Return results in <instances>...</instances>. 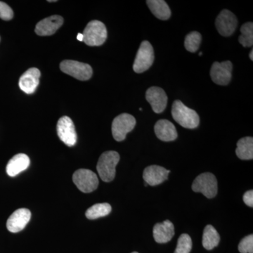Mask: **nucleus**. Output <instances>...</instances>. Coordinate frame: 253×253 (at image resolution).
<instances>
[{"mask_svg":"<svg viewBox=\"0 0 253 253\" xmlns=\"http://www.w3.org/2000/svg\"><path fill=\"white\" fill-rule=\"evenodd\" d=\"M154 61V48L149 42L143 41L136 54L133 70L136 73H144L151 68Z\"/></svg>","mask_w":253,"mask_h":253,"instance_id":"obj_5","label":"nucleus"},{"mask_svg":"<svg viewBox=\"0 0 253 253\" xmlns=\"http://www.w3.org/2000/svg\"><path fill=\"white\" fill-rule=\"evenodd\" d=\"M63 23V17L58 15L44 18L37 24L36 34L40 36H51L62 26Z\"/></svg>","mask_w":253,"mask_h":253,"instance_id":"obj_15","label":"nucleus"},{"mask_svg":"<svg viewBox=\"0 0 253 253\" xmlns=\"http://www.w3.org/2000/svg\"><path fill=\"white\" fill-rule=\"evenodd\" d=\"M31 211L26 208H20L16 210L15 212L6 221V227L8 230L11 233H18L22 231L31 220Z\"/></svg>","mask_w":253,"mask_h":253,"instance_id":"obj_12","label":"nucleus"},{"mask_svg":"<svg viewBox=\"0 0 253 253\" xmlns=\"http://www.w3.org/2000/svg\"><path fill=\"white\" fill-rule=\"evenodd\" d=\"M236 156L241 160L248 161L253 158V139L251 136L244 137L237 142Z\"/></svg>","mask_w":253,"mask_h":253,"instance_id":"obj_21","label":"nucleus"},{"mask_svg":"<svg viewBox=\"0 0 253 253\" xmlns=\"http://www.w3.org/2000/svg\"><path fill=\"white\" fill-rule=\"evenodd\" d=\"M232 63L229 61L214 62L211 69V77L215 84L227 85L232 77Z\"/></svg>","mask_w":253,"mask_h":253,"instance_id":"obj_11","label":"nucleus"},{"mask_svg":"<svg viewBox=\"0 0 253 253\" xmlns=\"http://www.w3.org/2000/svg\"><path fill=\"white\" fill-rule=\"evenodd\" d=\"M13 16L14 12L9 5L3 1H0V18L4 21H9Z\"/></svg>","mask_w":253,"mask_h":253,"instance_id":"obj_28","label":"nucleus"},{"mask_svg":"<svg viewBox=\"0 0 253 253\" xmlns=\"http://www.w3.org/2000/svg\"><path fill=\"white\" fill-rule=\"evenodd\" d=\"M83 42L88 46H101L107 38V30L102 22L91 21L84 28Z\"/></svg>","mask_w":253,"mask_h":253,"instance_id":"obj_3","label":"nucleus"},{"mask_svg":"<svg viewBox=\"0 0 253 253\" xmlns=\"http://www.w3.org/2000/svg\"><path fill=\"white\" fill-rule=\"evenodd\" d=\"M170 170L158 166H149L143 172L145 182L150 186H156L167 180Z\"/></svg>","mask_w":253,"mask_h":253,"instance_id":"obj_16","label":"nucleus"},{"mask_svg":"<svg viewBox=\"0 0 253 253\" xmlns=\"http://www.w3.org/2000/svg\"><path fill=\"white\" fill-rule=\"evenodd\" d=\"M120 161V155L114 151H106L100 156L96 169L100 178L105 182H110L116 176V168Z\"/></svg>","mask_w":253,"mask_h":253,"instance_id":"obj_2","label":"nucleus"},{"mask_svg":"<svg viewBox=\"0 0 253 253\" xmlns=\"http://www.w3.org/2000/svg\"><path fill=\"white\" fill-rule=\"evenodd\" d=\"M138 253L137 252H133V253Z\"/></svg>","mask_w":253,"mask_h":253,"instance_id":"obj_33","label":"nucleus"},{"mask_svg":"<svg viewBox=\"0 0 253 253\" xmlns=\"http://www.w3.org/2000/svg\"><path fill=\"white\" fill-rule=\"evenodd\" d=\"M41 75V71L38 68H31L28 69L20 78L18 83L20 89L26 94H33L39 84Z\"/></svg>","mask_w":253,"mask_h":253,"instance_id":"obj_14","label":"nucleus"},{"mask_svg":"<svg viewBox=\"0 0 253 253\" xmlns=\"http://www.w3.org/2000/svg\"><path fill=\"white\" fill-rule=\"evenodd\" d=\"M215 26L221 36H231L237 28V18L229 10H222L216 18Z\"/></svg>","mask_w":253,"mask_h":253,"instance_id":"obj_9","label":"nucleus"},{"mask_svg":"<svg viewBox=\"0 0 253 253\" xmlns=\"http://www.w3.org/2000/svg\"><path fill=\"white\" fill-rule=\"evenodd\" d=\"M244 201L245 204L247 205L249 207H253V191L250 190L247 192L245 193L244 195Z\"/></svg>","mask_w":253,"mask_h":253,"instance_id":"obj_29","label":"nucleus"},{"mask_svg":"<svg viewBox=\"0 0 253 253\" xmlns=\"http://www.w3.org/2000/svg\"><path fill=\"white\" fill-rule=\"evenodd\" d=\"M146 99L156 113L163 112L167 106L168 96L162 88L151 86L146 91Z\"/></svg>","mask_w":253,"mask_h":253,"instance_id":"obj_13","label":"nucleus"},{"mask_svg":"<svg viewBox=\"0 0 253 253\" xmlns=\"http://www.w3.org/2000/svg\"><path fill=\"white\" fill-rule=\"evenodd\" d=\"M239 251L241 253H253V236L252 234L241 240L239 245Z\"/></svg>","mask_w":253,"mask_h":253,"instance_id":"obj_27","label":"nucleus"},{"mask_svg":"<svg viewBox=\"0 0 253 253\" xmlns=\"http://www.w3.org/2000/svg\"><path fill=\"white\" fill-rule=\"evenodd\" d=\"M192 249V240L188 234H183L179 236L177 246L174 253H190Z\"/></svg>","mask_w":253,"mask_h":253,"instance_id":"obj_26","label":"nucleus"},{"mask_svg":"<svg viewBox=\"0 0 253 253\" xmlns=\"http://www.w3.org/2000/svg\"><path fill=\"white\" fill-rule=\"evenodd\" d=\"M57 134L61 141L68 146H74L77 142V134L72 120L68 116L60 118L57 123Z\"/></svg>","mask_w":253,"mask_h":253,"instance_id":"obj_10","label":"nucleus"},{"mask_svg":"<svg viewBox=\"0 0 253 253\" xmlns=\"http://www.w3.org/2000/svg\"><path fill=\"white\" fill-rule=\"evenodd\" d=\"M220 241V236L217 230L212 225L205 227L203 235V246L208 251H211L217 247Z\"/></svg>","mask_w":253,"mask_h":253,"instance_id":"obj_22","label":"nucleus"},{"mask_svg":"<svg viewBox=\"0 0 253 253\" xmlns=\"http://www.w3.org/2000/svg\"><path fill=\"white\" fill-rule=\"evenodd\" d=\"M201 42V35L199 32L194 31L186 36L184 41L186 49L191 53H195L199 49Z\"/></svg>","mask_w":253,"mask_h":253,"instance_id":"obj_25","label":"nucleus"},{"mask_svg":"<svg viewBox=\"0 0 253 253\" xmlns=\"http://www.w3.org/2000/svg\"><path fill=\"white\" fill-rule=\"evenodd\" d=\"M30 158L27 155L18 154L11 158L6 166V173L10 176H16L29 167Z\"/></svg>","mask_w":253,"mask_h":253,"instance_id":"obj_19","label":"nucleus"},{"mask_svg":"<svg viewBox=\"0 0 253 253\" xmlns=\"http://www.w3.org/2000/svg\"><path fill=\"white\" fill-rule=\"evenodd\" d=\"M60 68L62 72L79 81H88L92 76L93 71L91 66L79 61L65 60L60 64Z\"/></svg>","mask_w":253,"mask_h":253,"instance_id":"obj_7","label":"nucleus"},{"mask_svg":"<svg viewBox=\"0 0 253 253\" xmlns=\"http://www.w3.org/2000/svg\"><path fill=\"white\" fill-rule=\"evenodd\" d=\"M250 59H251V61H253V50H251V52H250L249 54Z\"/></svg>","mask_w":253,"mask_h":253,"instance_id":"obj_31","label":"nucleus"},{"mask_svg":"<svg viewBox=\"0 0 253 253\" xmlns=\"http://www.w3.org/2000/svg\"><path fill=\"white\" fill-rule=\"evenodd\" d=\"M154 238L158 244H166L172 239L174 235V227L169 220L158 223L154 226Z\"/></svg>","mask_w":253,"mask_h":253,"instance_id":"obj_18","label":"nucleus"},{"mask_svg":"<svg viewBox=\"0 0 253 253\" xmlns=\"http://www.w3.org/2000/svg\"><path fill=\"white\" fill-rule=\"evenodd\" d=\"M241 35L239 36L240 44L244 47H250L253 44V23L248 22L241 28Z\"/></svg>","mask_w":253,"mask_h":253,"instance_id":"obj_24","label":"nucleus"},{"mask_svg":"<svg viewBox=\"0 0 253 253\" xmlns=\"http://www.w3.org/2000/svg\"><path fill=\"white\" fill-rule=\"evenodd\" d=\"M203 52H200L199 56H202Z\"/></svg>","mask_w":253,"mask_h":253,"instance_id":"obj_32","label":"nucleus"},{"mask_svg":"<svg viewBox=\"0 0 253 253\" xmlns=\"http://www.w3.org/2000/svg\"><path fill=\"white\" fill-rule=\"evenodd\" d=\"M73 181L80 191L91 193L97 189L99 179L94 172L87 169H80L74 172Z\"/></svg>","mask_w":253,"mask_h":253,"instance_id":"obj_8","label":"nucleus"},{"mask_svg":"<svg viewBox=\"0 0 253 253\" xmlns=\"http://www.w3.org/2000/svg\"><path fill=\"white\" fill-rule=\"evenodd\" d=\"M77 39L79 41L83 42V33H78Z\"/></svg>","mask_w":253,"mask_h":253,"instance_id":"obj_30","label":"nucleus"},{"mask_svg":"<svg viewBox=\"0 0 253 253\" xmlns=\"http://www.w3.org/2000/svg\"><path fill=\"white\" fill-rule=\"evenodd\" d=\"M194 192L201 193L208 199H213L217 194V181L212 173L205 172L195 179L192 184Z\"/></svg>","mask_w":253,"mask_h":253,"instance_id":"obj_4","label":"nucleus"},{"mask_svg":"<svg viewBox=\"0 0 253 253\" xmlns=\"http://www.w3.org/2000/svg\"><path fill=\"white\" fill-rule=\"evenodd\" d=\"M136 126V119L134 116L128 113L119 115L112 123V134L115 140H125L126 134L133 130Z\"/></svg>","mask_w":253,"mask_h":253,"instance_id":"obj_6","label":"nucleus"},{"mask_svg":"<svg viewBox=\"0 0 253 253\" xmlns=\"http://www.w3.org/2000/svg\"><path fill=\"white\" fill-rule=\"evenodd\" d=\"M155 133L160 140L172 141L177 138V131L173 123L168 120H160L154 126Z\"/></svg>","mask_w":253,"mask_h":253,"instance_id":"obj_17","label":"nucleus"},{"mask_svg":"<svg viewBox=\"0 0 253 253\" xmlns=\"http://www.w3.org/2000/svg\"><path fill=\"white\" fill-rule=\"evenodd\" d=\"M146 3L151 12L158 19L166 21L170 18V9L166 1L163 0H148Z\"/></svg>","mask_w":253,"mask_h":253,"instance_id":"obj_20","label":"nucleus"},{"mask_svg":"<svg viewBox=\"0 0 253 253\" xmlns=\"http://www.w3.org/2000/svg\"><path fill=\"white\" fill-rule=\"evenodd\" d=\"M111 205L107 203L95 204L87 209L85 215L89 219H96L107 216L111 212Z\"/></svg>","mask_w":253,"mask_h":253,"instance_id":"obj_23","label":"nucleus"},{"mask_svg":"<svg viewBox=\"0 0 253 253\" xmlns=\"http://www.w3.org/2000/svg\"><path fill=\"white\" fill-rule=\"evenodd\" d=\"M173 119L183 127L194 129L199 126L200 118L194 110L189 109L179 100L174 101L172 107Z\"/></svg>","mask_w":253,"mask_h":253,"instance_id":"obj_1","label":"nucleus"}]
</instances>
